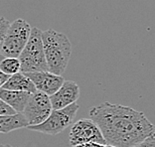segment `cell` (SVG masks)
I'll use <instances>...</instances> for the list:
<instances>
[{"label": "cell", "mask_w": 155, "mask_h": 147, "mask_svg": "<svg viewBox=\"0 0 155 147\" xmlns=\"http://www.w3.org/2000/svg\"><path fill=\"white\" fill-rule=\"evenodd\" d=\"M42 39L48 71L62 76L72 55V44L69 38L65 34L50 29L42 32Z\"/></svg>", "instance_id": "obj_2"}, {"label": "cell", "mask_w": 155, "mask_h": 147, "mask_svg": "<svg viewBox=\"0 0 155 147\" xmlns=\"http://www.w3.org/2000/svg\"><path fill=\"white\" fill-rule=\"evenodd\" d=\"M69 142L72 147L91 142L107 143L98 125L91 118H82L73 124Z\"/></svg>", "instance_id": "obj_6"}, {"label": "cell", "mask_w": 155, "mask_h": 147, "mask_svg": "<svg viewBox=\"0 0 155 147\" xmlns=\"http://www.w3.org/2000/svg\"><path fill=\"white\" fill-rule=\"evenodd\" d=\"M18 58L21 63L22 73L48 71L42 39V31L37 27L32 28L29 40Z\"/></svg>", "instance_id": "obj_3"}, {"label": "cell", "mask_w": 155, "mask_h": 147, "mask_svg": "<svg viewBox=\"0 0 155 147\" xmlns=\"http://www.w3.org/2000/svg\"><path fill=\"white\" fill-rule=\"evenodd\" d=\"M80 97V87L73 80H65L62 87L50 96L53 109H61L77 103Z\"/></svg>", "instance_id": "obj_9"}, {"label": "cell", "mask_w": 155, "mask_h": 147, "mask_svg": "<svg viewBox=\"0 0 155 147\" xmlns=\"http://www.w3.org/2000/svg\"><path fill=\"white\" fill-rule=\"evenodd\" d=\"M10 24L11 23H10L5 17H3V16L0 17V53H1V49L3 46V43H4L7 31L9 29Z\"/></svg>", "instance_id": "obj_14"}, {"label": "cell", "mask_w": 155, "mask_h": 147, "mask_svg": "<svg viewBox=\"0 0 155 147\" xmlns=\"http://www.w3.org/2000/svg\"><path fill=\"white\" fill-rule=\"evenodd\" d=\"M0 71L8 76L21 72V63L19 58L4 57L0 63Z\"/></svg>", "instance_id": "obj_13"}, {"label": "cell", "mask_w": 155, "mask_h": 147, "mask_svg": "<svg viewBox=\"0 0 155 147\" xmlns=\"http://www.w3.org/2000/svg\"><path fill=\"white\" fill-rule=\"evenodd\" d=\"M153 135L155 136V126H154V132H153Z\"/></svg>", "instance_id": "obj_21"}, {"label": "cell", "mask_w": 155, "mask_h": 147, "mask_svg": "<svg viewBox=\"0 0 155 147\" xmlns=\"http://www.w3.org/2000/svg\"><path fill=\"white\" fill-rule=\"evenodd\" d=\"M79 108V104L74 103L61 109H53L51 114L44 122L38 125L28 126L27 128L48 135H57L73 123Z\"/></svg>", "instance_id": "obj_4"}, {"label": "cell", "mask_w": 155, "mask_h": 147, "mask_svg": "<svg viewBox=\"0 0 155 147\" xmlns=\"http://www.w3.org/2000/svg\"><path fill=\"white\" fill-rule=\"evenodd\" d=\"M53 110L50 96L41 92L31 93V96L23 110L29 126L41 124L44 122Z\"/></svg>", "instance_id": "obj_7"}, {"label": "cell", "mask_w": 155, "mask_h": 147, "mask_svg": "<svg viewBox=\"0 0 155 147\" xmlns=\"http://www.w3.org/2000/svg\"><path fill=\"white\" fill-rule=\"evenodd\" d=\"M10 76H8V75H6V74H4V73H2L1 71H0V89L3 87V85L6 83V80H8V78H9Z\"/></svg>", "instance_id": "obj_18"}, {"label": "cell", "mask_w": 155, "mask_h": 147, "mask_svg": "<svg viewBox=\"0 0 155 147\" xmlns=\"http://www.w3.org/2000/svg\"><path fill=\"white\" fill-rule=\"evenodd\" d=\"M24 74L32 80L38 92L44 93L49 96L57 92L65 82L63 76L55 75L49 71Z\"/></svg>", "instance_id": "obj_8"}, {"label": "cell", "mask_w": 155, "mask_h": 147, "mask_svg": "<svg viewBox=\"0 0 155 147\" xmlns=\"http://www.w3.org/2000/svg\"><path fill=\"white\" fill-rule=\"evenodd\" d=\"M15 113H16L11 106H8L5 101H3L0 99V115H11Z\"/></svg>", "instance_id": "obj_15"}, {"label": "cell", "mask_w": 155, "mask_h": 147, "mask_svg": "<svg viewBox=\"0 0 155 147\" xmlns=\"http://www.w3.org/2000/svg\"><path fill=\"white\" fill-rule=\"evenodd\" d=\"M31 96L30 93L19 92V90H10L0 89V99L10 106L16 113H22L24 108Z\"/></svg>", "instance_id": "obj_10"}, {"label": "cell", "mask_w": 155, "mask_h": 147, "mask_svg": "<svg viewBox=\"0 0 155 147\" xmlns=\"http://www.w3.org/2000/svg\"><path fill=\"white\" fill-rule=\"evenodd\" d=\"M0 147H14V146L9 145V144H0Z\"/></svg>", "instance_id": "obj_19"}, {"label": "cell", "mask_w": 155, "mask_h": 147, "mask_svg": "<svg viewBox=\"0 0 155 147\" xmlns=\"http://www.w3.org/2000/svg\"><path fill=\"white\" fill-rule=\"evenodd\" d=\"M73 147H114L107 143H98V142H91V143H84V144L76 145Z\"/></svg>", "instance_id": "obj_17"}, {"label": "cell", "mask_w": 155, "mask_h": 147, "mask_svg": "<svg viewBox=\"0 0 155 147\" xmlns=\"http://www.w3.org/2000/svg\"><path fill=\"white\" fill-rule=\"evenodd\" d=\"M132 147H155V136L151 135L148 138H146L145 140H143L142 142Z\"/></svg>", "instance_id": "obj_16"}, {"label": "cell", "mask_w": 155, "mask_h": 147, "mask_svg": "<svg viewBox=\"0 0 155 147\" xmlns=\"http://www.w3.org/2000/svg\"><path fill=\"white\" fill-rule=\"evenodd\" d=\"M29 124L23 113L0 115V133H9L20 128H27Z\"/></svg>", "instance_id": "obj_12"}, {"label": "cell", "mask_w": 155, "mask_h": 147, "mask_svg": "<svg viewBox=\"0 0 155 147\" xmlns=\"http://www.w3.org/2000/svg\"><path fill=\"white\" fill-rule=\"evenodd\" d=\"M89 113L107 144L114 147H132L153 135V124L142 111L130 106L104 101L91 107Z\"/></svg>", "instance_id": "obj_1"}, {"label": "cell", "mask_w": 155, "mask_h": 147, "mask_svg": "<svg viewBox=\"0 0 155 147\" xmlns=\"http://www.w3.org/2000/svg\"><path fill=\"white\" fill-rule=\"evenodd\" d=\"M2 89L19 90V92H26L30 93H34L35 92H37L36 87L34 86L33 82L22 72L10 76L8 80H6V83L3 85Z\"/></svg>", "instance_id": "obj_11"}, {"label": "cell", "mask_w": 155, "mask_h": 147, "mask_svg": "<svg viewBox=\"0 0 155 147\" xmlns=\"http://www.w3.org/2000/svg\"><path fill=\"white\" fill-rule=\"evenodd\" d=\"M32 28L27 21L17 19L10 24L7 31L1 54L4 57L18 58L30 38Z\"/></svg>", "instance_id": "obj_5"}, {"label": "cell", "mask_w": 155, "mask_h": 147, "mask_svg": "<svg viewBox=\"0 0 155 147\" xmlns=\"http://www.w3.org/2000/svg\"><path fill=\"white\" fill-rule=\"evenodd\" d=\"M3 59H4V56H3L1 53H0V63H1V61L3 60Z\"/></svg>", "instance_id": "obj_20"}]
</instances>
